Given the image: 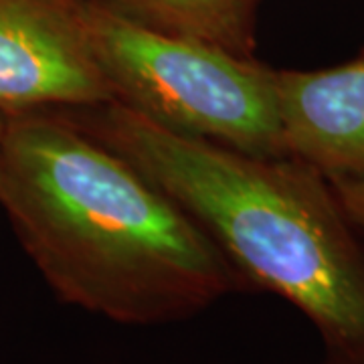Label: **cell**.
I'll return each instance as SVG.
<instances>
[{"label": "cell", "mask_w": 364, "mask_h": 364, "mask_svg": "<svg viewBox=\"0 0 364 364\" xmlns=\"http://www.w3.org/2000/svg\"><path fill=\"white\" fill-rule=\"evenodd\" d=\"M65 114L174 198L247 289L296 306L326 363L364 364V249L324 174L181 136L116 102Z\"/></svg>", "instance_id": "7a4b0ae2"}, {"label": "cell", "mask_w": 364, "mask_h": 364, "mask_svg": "<svg viewBox=\"0 0 364 364\" xmlns=\"http://www.w3.org/2000/svg\"><path fill=\"white\" fill-rule=\"evenodd\" d=\"M85 21L112 102L181 136L253 156H286L275 69L142 25L104 0H85Z\"/></svg>", "instance_id": "3957f363"}, {"label": "cell", "mask_w": 364, "mask_h": 364, "mask_svg": "<svg viewBox=\"0 0 364 364\" xmlns=\"http://www.w3.org/2000/svg\"><path fill=\"white\" fill-rule=\"evenodd\" d=\"M6 114L0 112V162H2V142H4V130H6Z\"/></svg>", "instance_id": "ba28073f"}, {"label": "cell", "mask_w": 364, "mask_h": 364, "mask_svg": "<svg viewBox=\"0 0 364 364\" xmlns=\"http://www.w3.org/2000/svg\"><path fill=\"white\" fill-rule=\"evenodd\" d=\"M0 205L55 296L116 324L181 322L247 291L174 198L65 112L6 117Z\"/></svg>", "instance_id": "6da1fadb"}, {"label": "cell", "mask_w": 364, "mask_h": 364, "mask_svg": "<svg viewBox=\"0 0 364 364\" xmlns=\"http://www.w3.org/2000/svg\"><path fill=\"white\" fill-rule=\"evenodd\" d=\"M112 9L162 33L219 45L253 57L259 0H104Z\"/></svg>", "instance_id": "8992f818"}, {"label": "cell", "mask_w": 364, "mask_h": 364, "mask_svg": "<svg viewBox=\"0 0 364 364\" xmlns=\"http://www.w3.org/2000/svg\"><path fill=\"white\" fill-rule=\"evenodd\" d=\"M91 51L85 0H0V112L109 104Z\"/></svg>", "instance_id": "277c9868"}, {"label": "cell", "mask_w": 364, "mask_h": 364, "mask_svg": "<svg viewBox=\"0 0 364 364\" xmlns=\"http://www.w3.org/2000/svg\"><path fill=\"white\" fill-rule=\"evenodd\" d=\"M330 184L346 217L364 231V178H330Z\"/></svg>", "instance_id": "52a82bcc"}, {"label": "cell", "mask_w": 364, "mask_h": 364, "mask_svg": "<svg viewBox=\"0 0 364 364\" xmlns=\"http://www.w3.org/2000/svg\"><path fill=\"white\" fill-rule=\"evenodd\" d=\"M286 156L326 178H364V49L326 69H275Z\"/></svg>", "instance_id": "5b68a950"}, {"label": "cell", "mask_w": 364, "mask_h": 364, "mask_svg": "<svg viewBox=\"0 0 364 364\" xmlns=\"http://www.w3.org/2000/svg\"><path fill=\"white\" fill-rule=\"evenodd\" d=\"M324 364H328V363H324Z\"/></svg>", "instance_id": "9c48e42d"}]
</instances>
